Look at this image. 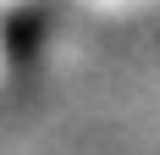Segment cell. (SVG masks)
I'll list each match as a JSON object with an SVG mask.
<instances>
[{
  "instance_id": "1",
  "label": "cell",
  "mask_w": 160,
  "mask_h": 155,
  "mask_svg": "<svg viewBox=\"0 0 160 155\" xmlns=\"http://www.w3.org/2000/svg\"><path fill=\"white\" fill-rule=\"evenodd\" d=\"M17 6H22V0H0V61H6V17H11Z\"/></svg>"
}]
</instances>
